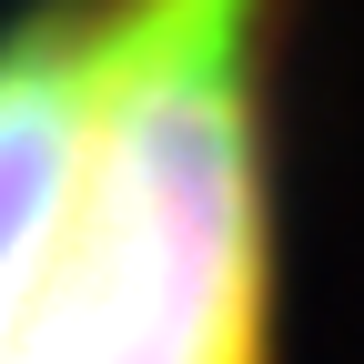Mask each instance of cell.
<instances>
[{
  "label": "cell",
  "instance_id": "obj_1",
  "mask_svg": "<svg viewBox=\"0 0 364 364\" xmlns=\"http://www.w3.org/2000/svg\"><path fill=\"white\" fill-rule=\"evenodd\" d=\"M294 0H21L0 21V364H284Z\"/></svg>",
  "mask_w": 364,
  "mask_h": 364
}]
</instances>
